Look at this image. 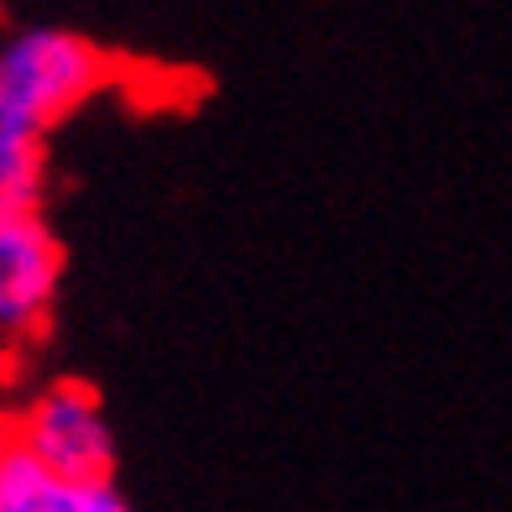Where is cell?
I'll list each match as a JSON object with an SVG mask.
<instances>
[{
  "label": "cell",
  "instance_id": "cell-1",
  "mask_svg": "<svg viewBox=\"0 0 512 512\" xmlns=\"http://www.w3.org/2000/svg\"><path fill=\"white\" fill-rule=\"evenodd\" d=\"M110 79V58L79 32L27 27L0 42V105L27 115L32 126H58Z\"/></svg>",
  "mask_w": 512,
  "mask_h": 512
},
{
  "label": "cell",
  "instance_id": "cell-2",
  "mask_svg": "<svg viewBox=\"0 0 512 512\" xmlns=\"http://www.w3.org/2000/svg\"><path fill=\"white\" fill-rule=\"evenodd\" d=\"M16 445L42 460L58 476L74 481H105L115 465V434L100 398L84 382H58L27 408L16 429Z\"/></svg>",
  "mask_w": 512,
  "mask_h": 512
},
{
  "label": "cell",
  "instance_id": "cell-3",
  "mask_svg": "<svg viewBox=\"0 0 512 512\" xmlns=\"http://www.w3.org/2000/svg\"><path fill=\"white\" fill-rule=\"evenodd\" d=\"M63 251L37 209H0V335H32L48 319Z\"/></svg>",
  "mask_w": 512,
  "mask_h": 512
},
{
  "label": "cell",
  "instance_id": "cell-4",
  "mask_svg": "<svg viewBox=\"0 0 512 512\" xmlns=\"http://www.w3.org/2000/svg\"><path fill=\"white\" fill-rule=\"evenodd\" d=\"M0 512H136V507L115 492L110 476L105 481L58 476L11 439L6 465H0Z\"/></svg>",
  "mask_w": 512,
  "mask_h": 512
},
{
  "label": "cell",
  "instance_id": "cell-5",
  "mask_svg": "<svg viewBox=\"0 0 512 512\" xmlns=\"http://www.w3.org/2000/svg\"><path fill=\"white\" fill-rule=\"evenodd\" d=\"M42 199V126L0 105V209H37Z\"/></svg>",
  "mask_w": 512,
  "mask_h": 512
},
{
  "label": "cell",
  "instance_id": "cell-6",
  "mask_svg": "<svg viewBox=\"0 0 512 512\" xmlns=\"http://www.w3.org/2000/svg\"><path fill=\"white\" fill-rule=\"evenodd\" d=\"M6 450H11V434L0 429V465H6Z\"/></svg>",
  "mask_w": 512,
  "mask_h": 512
}]
</instances>
